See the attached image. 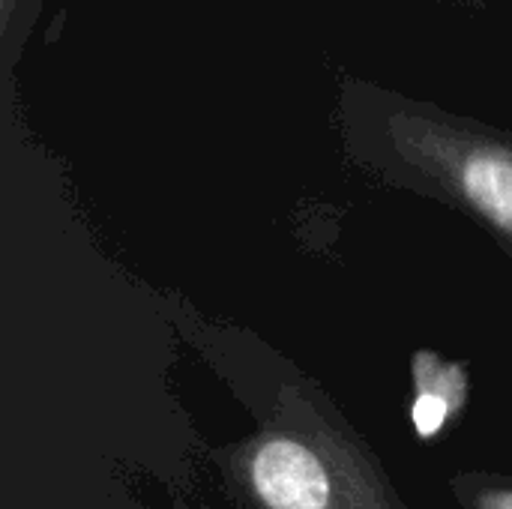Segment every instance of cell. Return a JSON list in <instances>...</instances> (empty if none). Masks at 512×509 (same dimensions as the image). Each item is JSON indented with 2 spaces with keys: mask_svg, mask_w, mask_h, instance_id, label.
<instances>
[{
  "mask_svg": "<svg viewBox=\"0 0 512 509\" xmlns=\"http://www.w3.org/2000/svg\"><path fill=\"white\" fill-rule=\"evenodd\" d=\"M468 201L512 234V159L498 153H474L462 168Z\"/></svg>",
  "mask_w": 512,
  "mask_h": 509,
  "instance_id": "2",
  "label": "cell"
},
{
  "mask_svg": "<svg viewBox=\"0 0 512 509\" xmlns=\"http://www.w3.org/2000/svg\"><path fill=\"white\" fill-rule=\"evenodd\" d=\"M444 420H447V402L441 396L426 393V396L417 399V405H414V426H417V432L423 438H432L444 426Z\"/></svg>",
  "mask_w": 512,
  "mask_h": 509,
  "instance_id": "3",
  "label": "cell"
},
{
  "mask_svg": "<svg viewBox=\"0 0 512 509\" xmlns=\"http://www.w3.org/2000/svg\"><path fill=\"white\" fill-rule=\"evenodd\" d=\"M252 483L270 509H327L330 480L318 456L297 441H270L252 462Z\"/></svg>",
  "mask_w": 512,
  "mask_h": 509,
  "instance_id": "1",
  "label": "cell"
}]
</instances>
